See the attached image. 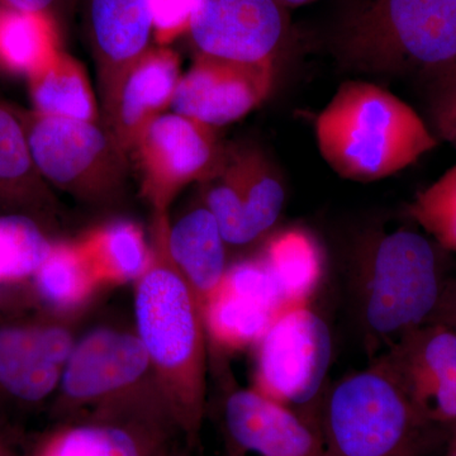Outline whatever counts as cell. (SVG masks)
<instances>
[{"label": "cell", "instance_id": "obj_1", "mask_svg": "<svg viewBox=\"0 0 456 456\" xmlns=\"http://www.w3.org/2000/svg\"><path fill=\"white\" fill-rule=\"evenodd\" d=\"M169 221V213H154L151 263L134 283V317L159 386L191 445L206 415L208 336L202 308L167 250Z\"/></svg>", "mask_w": 456, "mask_h": 456}, {"label": "cell", "instance_id": "obj_2", "mask_svg": "<svg viewBox=\"0 0 456 456\" xmlns=\"http://www.w3.org/2000/svg\"><path fill=\"white\" fill-rule=\"evenodd\" d=\"M317 146L341 178L371 183L407 169L437 146L410 104L377 84L342 83L314 122Z\"/></svg>", "mask_w": 456, "mask_h": 456}, {"label": "cell", "instance_id": "obj_3", "mask_svg": "<svg viewBox=\"0 0 456 456\" xmlns=\"http://www.w3.org/2000/svg\"><path fill=\"white\" fill-rule=\"evenodd\" d=\"M334 44L345 64L364 73L439 77L456 62V0H355Z\"/></svg>", "mask_w": 456, "mask_h": 456}, {"label": "cell", "instance_id": "obj_4", "mask_svg": "<svg viewBox=\"0 0 456 456\" xmlns=\"http://www.w3.org/2000/svg\"><path fill=\"white\" fill-rule=\"evenodd\" d=\"M314 422L326 456H430L444 428L419 415L375 362L330 388Z\"/></svg>", "mask_w": 456, "mask_h": 456}, {"label": "cell", "instance_id": "obj_5", "mask_svg": "<svg viewBox=\"0 0 456 456\" xmlns=\"http://www.w3.org/2000/svg\"><path fill=\"white\" fill-rule=\"evenodd\" d=\"M437 248L422 233L401 228L378 240L362 261L359 314L371 351L388 349L430 322L449 278Z\"/></svg>", "mask_w": 456, "mask_h": 456}, {"label": "cell", "instance_id": "obj_6", "mask_svg": "<svg viewBox=\"0 0 456 456\" xmlns=\"http://www.w3.org/2000/svg\"><path fill=\"white\" fill-rule=\"evenodd\" d=\"M55 407L68 417L82 411H170L139 336L108 327L77 338L55 395Z\"/></svg>", "mask_w": 456, "mask_h": 456}, {"label": "cell", "instance_id": "obj_7", "mask_svg": "<svg viewBox=\"0 0 456 456\" xmlns=\"http://www.w3.org/2000/svg\"><path fill=\"white\" fill-rule=\"evenodd\" d=\"M33 164L45 182L93 204L121 196L128 152L99 121L20 114Z\"/></svg>", "mask_w": 456, "mask_h": 456}, {"label": "cell", "instance_id": "obj_8", "mask_svg": "<svg viewBox=\"0 0 456 456\" xmlns=\"http://www.w3.org/2000/svg\"><path fill=\"white\" fill-rule=\"evenodd\" d=\"M254 388L284 406H308L321 395L332 338L307 303L284 308L256 345Z\"/></svg>", "mask_w": 456, "mask_h": 456}, {"label": "cell", "instance_id": "obj_9", "mask_svg": "<svg viewBox=\"0 0 456 456\" xmlns=\"http://www.w3.org/2000/svg\"><path fill=\"white\" fill-rule=\"evenodd\" d=\"M131 152L152 213H169L183 189L217 175L227 156L217 128L173 110L150 123Z\"/></svg>", "mask_w": 456, "mask_h": 456}, {"label": "cell", "instance_id": "obj_10", "mask_svg": "<svg viewBox=\"0 0 456 456\" xmlns=\"http://www.w3.org/2000/svg\"><path fill=\"white\" fill-rule=\"evenodd\" d=\"M77 340L71 316L44 307L0 321V397L20 406L55 397Z\"/></svg>", "mask_w": 456, "mask_h": 456}, {"label": "cell", "instance_id": "obj_11", "mask_svg": "<svg viewBox=\"0 0 456 456\" xmlns=\"http://www.w3.org/2000/svg\"><path fill=\"white\" fill-rule=\"evenodd\" d=\"M431 424L456 426V331L428 322L402 336L375 358Z\"/></svg>", "mask_w": 456, "mask_h": 456}, {"label": "cell", "instance_id": "obj_12", "mask_svg": "<svg viewBox=\"0 0 456 456\" xmlns=\"http://www.w3.org/2000/svg\"><path fill=\"white\" fill-rule=\"evenodd\" d=\"M287 25L279 0H200L188 36L202 55L260 64L274 61Z\"/></svg>", "mask_w": 456, "mask_h": 456}, {"label": "cell", "instance_id": "obj_13", "mask_svg": "<svg viewBox=\"0 0 456 456\" xmlns=\"http://www.w3.org/2000/svg\"><path fill=\"white\" fill-rule=\"evenodd\" d=\"M274 82V61H230L198 53L180 77L171 110L218 128L260 106Z\"/></svg>", "mask_w": 456, "mask_h": 456}, {"label": "cell", "instance_id": "obj_14", "mask_svg": "<svg viewBox=\"0 0 456 456\" xmlns=\"http://www.w3.org/2000/svg\"><path fill=\"white\" fill-rule=\"evenodd\" d=\"M222 421L230 456H326L316 424L255 388L230 387Z\"/></svg>", "mask_w": 456, "mask_h": 456}, {"label": "cell", "instance_id": "obj_15", "mask_svg": "<svg viewBox=\"0 0 456 456\" xmlns=\"http://www.w3.org/2000/svg\"><path fill=\"white\" fill-rule=\"evenodd\" d=\"M175 432L180 430L169 413H88L86 419L50 434L35 456H173L171 437Z\"/></svg>", "mask_w": 456, "mask_h": 456}, {"label": "cell", "instance_id": "obj_16", "mask_svg": "<svg viewBox=\"0 0 456 456\" xmlns=\"http://www.w3.org/2000/svg\"><path fill=\"white\" fill-rule=\"evenodd\" d=\"M182 75L175 51L151 46L101 93L102 121L128 154L147 126L171 110Z\"/></svg>", "mask_w": 456, "mask_h": 456}, {"label": "cell", "instance_id": "obj_17", "mask_svg": "<svg viewBox=\"0 0 456 456\" xmlns=\"http://www.w3.org/2000/svg\"><path fill=\"white\" fill-rule=\"evenodd\" d=\"M86 28L103 93L152 46V0H86Z\"/></svg>", "mask_w": 456, "mask_h": 456}, {"label": "cell", "instance_id": "obj_18", "mask_svg": "<svg viewBox=\"0 0 456 456\" xmlns=\"http://www.w3.org/2000/svg\"><path fill=\"white\" fill-rule=\"evenodd\" d=\"M167 245L171 259L203 311L228 269L226 241L204 203L189 209L178 220L169 221Z\"/></svg>", "mask_w": 456, "mask_h": 456}, {"label": "cell", "instance_id": "obj_19", "mask_svg": "<svg viewBox=\"0 0 456 456\" xmlns=\"http://www.w3.org/2000/svg\"><path fill=\"white\" fill-rule=\"evenodd\" d=\"M77 244L101 287L136 283L151 263V245L142 228L132 221H114L93 228Z\"/></svg>", "mask_w": 456, "mask_h": 456}, {"label": "cell", "instance_id": "obj_20", "mask_svg": "<svg viewBox=\"0 0 456 456\" xmlns=\"http://www.w3.org/2000/svg\"><path fill=\"white\" fill-rule=\"evenodd\" d=\"M0 204L9 208L42 211L53 206L45 180L33 164L20 114L0 106ZM33 217V216H32Z\"/></svg>", "mask_w": 456, "mask_h": 456}, {"label": "cell", "instance_id": "obj_21", "mask_svg": "<svg viewBox=\"0 0 456 456\" xmlns=\"http://www.w3.org/2000/svg\"><path fill=\"white\" fill-rule=\"evenodd\" d=\"M28 82L35 112L77 121L102 118L86 69L64 51L28 77Z\"/></svg>", "mask_w": 456, "mask_h": 456}, {"label": "cell", "instance_id": "obj_22", "mask_svg": "<svg viewBox=\"0 0 456 456\" xmlns=\"http://www.w3.org/2000/svg\"><path fill=\"white\" fill-rule=\"evenodd\" d=\"M31 281L42 307L69 316L79 312L101 287L77 241L53 242Z\"/></svg>", "mask_w": 456, "mask_h": 456}, {"label": "cell", "instance_id": "obj_23", "mask_svg": "<svg viewBox=\"0 0 456 456\" xmlns=\"http://www.w3.org/2000/svg\"><path fill=\"white\" fill-rule=\"evenodd\" d=\"M261 257L277 279L288 305L307 303L323 268L322 251L310 232L288 228L275 233Z\"/></svg>", "mask_w": 456, "mask_h": 456}, {"label": "cell", "instance_id": "obj_24", "mask_svg": "<svg viewBox=\"0 0 456 456\" xmlns=\"http://www.w3.org/2000/svg\"><path fill=\"white\" fill-rule=\"evenodd\" d=\"M246 220L254 241L277 224L283 211L285 191L274 165L259 150H228Z\"/></svg>", "mask_w": 456, "mask_h": 456}, {"label": "cell", "instance_id": "obj_25", "mask_svg": "<svg viewBox=\"0 0 456 456\" xmlns=\"http://www.w3.org/2000/svg\"><path fill=\"white\" fill-rule=\"evenodd\" d=\"M56 20L0 5V65L31 77L59 53Z\"/></svg>", "mask_w": 456, "mask_h": 456}, {"label": "cell", "instance_id": "obj_26", "mask_svg": "<svg viewBox=\"0 0 456 456\" xmlns=\"http://www.w3.org/2000/svg\"><path fill=\"white\" fill-rule=\"evenodd\" d=\"M278 314L233 293L224 284L203 310L208 340L224 350H241L259 342Z\"/></svg>", "mask_w": 456, "mask_h": 456}, {"label": "cell", "instance_id": "obj_27", "mask_svg": "<svg viewBox=\"0 0 456 456\" xmlns=\"http://www.w3.org/2000/svg\"><path fill=\"white\" fill-rule=\"evenodd\" d=\"M53 246L35 217L23 213L0 216V287L31 281Z\"/></svg>", "mask_w": 456, "mask_h": 456}, {"label": "cell", "instance_id": "obj_28", "mask_svg": "<svg viewBox=\"0 0 456 456\" xmlns=\"http://www.w3.org/2000/svg\"><path fill=\"white\" fill-rule=\"evenodd\" d=\"M408 215L443 250L456 253V165L416 194Z\"/></svg>", "mask_w": 456, "mask_h": 456}, {"label": "cell", "instance_id": "obj_29", "mask_svg": "<svg viewBox=\"0 0 456 456\" xmlns=\"http://www.w3.org/2000/svg\"><path fill=\"white\" fill-rule=\"evenodd\" d=\"M222 284L233 293L259 303L273 314H279L289 307L277 279L263 257L228 266Z\"/></svg>", "mask_w": 456, "mask_h": 456}, {"label": "cell", "instance_id": "obj_30", "mask_svg": "<svg viewBox=\"0 0 456 456\" xmlns=\"http://www.w3.org/2000/svg\"><path fill=\"white\" fill-rule=\"evenodd\" d=\"M200 0H152V31L158 46L188 35Z\"/></svg>", "mask_w": 456, "mask_h": 456}, {"label": "cell", "instance_id": "obj_31", "mask_svg": "<svg viewBox=\"0 0 456 456\" xmlns=\"http://www.w3.org/2000/svg\"><path fill=\"white\" fill-rule=\"evenodd\" d=\"M456 112V62L439 75V88L434 99V121Z\"/></svg>", "mask_w": 456, "mask_h": 456}, {"label": "cell", "instance_id": "obj_32", "mask_svg": "<svg viewBox=\"0 0 456 456\" xmlns=\"http://www.w3.org/2000/svg\"><path fill=\"white\" fill-rule=\"evenodd\" d=\"M430 322L441 323L456 331V277H449L446 281Z\"/></svg>", "mask_w": 456, "mask_h": 456}, {"label": "cell", "instance_id": "obj_33", "mask_svg": "<svg viewBox=\"0 0 456 456\" xmlns=\"http://www.w3.org/2000/svg\"><path fill=\"white\" fill-rule=\"evenodd\" d=\"M66 0H0V5L29 13H40L56 20L57 12L65 4Z\"/></svg>", "mask_w": 456, "mask_h": 456}, {"label": "cell", "instance_id": "obj_34", "mask_svg": "<svg viewBox=\"0 0 456 456\" xmlns=\"http://www.w3.org/2000/svg\"><path fill=\"white\" fill-rule=\"evenodd\" d=\"M437 134L456 147V112L435 121Z\"/></svg>", "mask_w": 456, "mask_h": 456}, {"label": "cell", "instance_id": "obj_35", "mask_svg": "<svg viewBox=\"0 0 456 456\" xmlns=\"http://www.w3.org/2000/svg\"><path fill=\"white\" fill-rule=\"evenodd\" d=\"M285 7H301V5L310 4L317 0H279Z\"/></svg>", "mask_w": 456, "mask_h": 456}, {"label": "cell", "instance_id": "obj_36", "mask_svg": "<svg viewBox=\"0 0 456 456\" xmlns=\"http://www.w3.org/2000/svg\"><path fill=\"white\" fill-rule=\"evenodd\" d=\"M0 456H16L13 450L9 446L7 440L2 435H0Z\"/></svg>", "mask_w": 456, "mask_h": 456}, {"label": "cell", "instance_id": "obj_37", "mask_svg": "<svg viewBox=\"0 0 456 456\" xmlns=\"http://www.w3.org/2000/svg\"><path fill=\"white\" fill-rule=\"evenodd\" d=\"M446 456H456V426L454 432H452V443H450L448 455Z\"/></svg>", "mask_w": 456, "mask_h": 456}]
</instances>
